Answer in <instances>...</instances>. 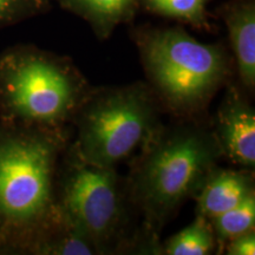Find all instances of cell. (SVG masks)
<instances>
[{"instance_id": "15", "label": "cell", "mask_w": 255, "mask_h": 255, "mask_svg": "<svg viewBox=\"0 0 255 255\" xmlns=\"http://www.w3.org/2000/svg\"><path fill=\"white\" fill-rule=\"evenodd\" d=\"M43 0H0V27L30 17L39 9Z\"/></svg>"}, {"instance_id": "2", "label": "cell", "mask_w": 255, "mask_h": 255, "mask_svg": "<svg viewBox=\"0 0 255 255\" xmlns=\"http://www.w3.org/2000/svg\"><path fill=\"white\" fill-rule=\"evenodd\" d=\"M221 157L212 128L193 121L162 126L143 146L127 189L144 218V239L151 251L159 250L162 229L195 196Z\"/></svg>"}, {"instance_id": "3", "label": "cell", "mask_w": 255, "mask_h": 255, "mask_svg": "<svg viewBox=\"0 0 255 255\" xmlns=\"http://www.w3.org/2000/svg\"><path fill=\"white\" fill-rule=\"evenodd\" d=\"M70 60L32 45L0 53V120L65 129L91 90Z\"/></svg>"}, {"instance_id": "8", "label": "cell", "mask_w": 255, "mask_h": 255, "mask_svg": "<svg viewBox=\"0 0 255 255\" xmlns=\"http://www.w3.org/2000/svg\"><path fill=\"white\" fill-rule=\"evenodd\" d=\"M255 194L253 171L248 169H213L195 194L196 215L207 220L240 205Z\"/></svg>"}, {"instance_id": "9", "label": "cell", "mask_w": 255, "mask_h": 255, "mask_svg": "<svg viewBox=\"0 0 255 255\" xmlns=\"http://www.w3.org/2000/svg\"><path fill=\"white\" fill-rule=\"evenodd\" d=\"M226 23L234 50L240 82L248 91L255 87V8L239 5L226 13Z\"/></svg>"}, {"instance_id": "7", "label": "cell", "mask_w": 255, "mask_h": 255, "mask_svg": "<svg viewBox=\"0 0 255 255\" xmlns=\"http://www.w3.org/2000/svg\"><path fill=\"white\" fill-rule=\"evenodd\" d=\"M222 156L239 167L255 168V111L234 87H228L212 128Z\"/></svg>"}, {"instance_id": "12", "label": "cell", "mask_w": 255, "mask_h": 255, "mask_svg": "<svg viewBox=\"0 0 255 255\" xmlns=\"http://www.w3.org/2000/svg\"><path fill=\"white\" fill-rule=\"evenodd\" d=\"M168 255H208L216 251V240L212 223L203 216L195 220L165 241L162 248Z\"/></svg>"}, {"instance_id": "13", "label": "cell", "mask_w": 255, "mask_h": 255, "mask_svg": "<svg viewBox=\"0 0 255 255\" xmlns=\"http://www.w3.org/2000/svg\"><path fill=\"white\" fill-rule=\"evenodd\" d=\"M209 221L215 235L216 251H223V247L229 240L254 231L255 194L242 201L240 205Z\"/></svg>"}, {"instance_id": "10", "label": "cell", "mask_w": 255, "mask_h": 255, "mask_svg": "<svg viewBox=\"0 0 255 255\" xmlns=\"http://www.w3.org/2000/svg\"><path fill=\"white\" fill-rule=\"evenodd\" d=\"M28 254L39 255H94V246L57 205V214Z\"/></svg>"}, {"instance_id": "1", "label": "cell", "mask_w": 255, "mask_h": 255, "mask_svg": "<svg viewBox=\"0 0 255 255\" xmlns=\"http://www.w3.org/2000/svg\"><path fill=\"white\" fill-rule=\"evenodd\" d=\"M69 128L0 120V254H28L57 214V175Z\"/></svg>"}, {"instance_id": "6", "label": "cell", "mask_w": 255, "mask_h": 255, "mask_svg": "<svg viewBox=\"0 0 255 255\" xmlns=\"http://www.w3.org/2000/svg\"><path fill=\"white\" fill-rule=\"evenodd\" d=\"M57 205L97 254L128 250L127 202L115 168L83 161L68 145L60 161L56 184Z\"/></svg>"}, {"instance_id": "4", "label": "cell", "mask_w": 255, "mask_h": 255, "mask_svg": "<svg viewBox=\"0 0 255 255\" xmlns=\"http://www.w3.org/2000/svg\"><path fill=\"white\" fill-rule=\"evenodd\" d=\"M70 143L83 161L115 168L142 150L162 128L161 102L145 83L91 89L79 107Z\"/></svg>"}, {"instance_id": "5", "label": "cell", "mask_w": 255, "mask_h": 255, "mask_svg": "<svg viewBox=\"0 0 255 255\" xmlns=\"http://www.w3.org/2000/svg\"><path fill=\"white\" fill-rule=\"evenodd\" d=\"M149 87L180 116L205 109L229 75V63L219 45L203 44L171 27L148 32L138 41Z\"/></svg>"}, {"instance_id": "11", "label": "cell", "mask_w": 255, "mask_h": 255, "mask_svg": "<svg viewBox=\"0 0 255 255\" xmlns=\"http://www.w3.org/2000/svg\"><path fill=\"white\" fill-rule=\"evenodd\" d=\"M135 0H63L82 17L88 19L100 34H108L131 12Z\"/></svg>"}, {"instance_id": "14", "label": "cell", "mask_w": 255, "mask_h": 255, "mask_svg": "<svg viewBox=\"0 0 255 255\" xmlns=\"http://www.w3.org/2000/svg\"><path fill=\"white\" fill-rule=\"evenodd\" d=\"M144 2L155 13L186 20L195 26L206 24L207 0H144Z\"/></svg>"}, {"instance_id": "16", "label": "cell", "mask_w": 255, "mask_h": 255, "mask_svg": "<svg viewBox=\"0 0 255 255\" xmlns=\"http://www.w3.org/2000/svg\"><path fill=\"white\" fill-rule=\"evenodd\" d=\"M228 255H254L255 254V233L250 232L229 240L223 247Z\"/></svg>"}]
</instances>
